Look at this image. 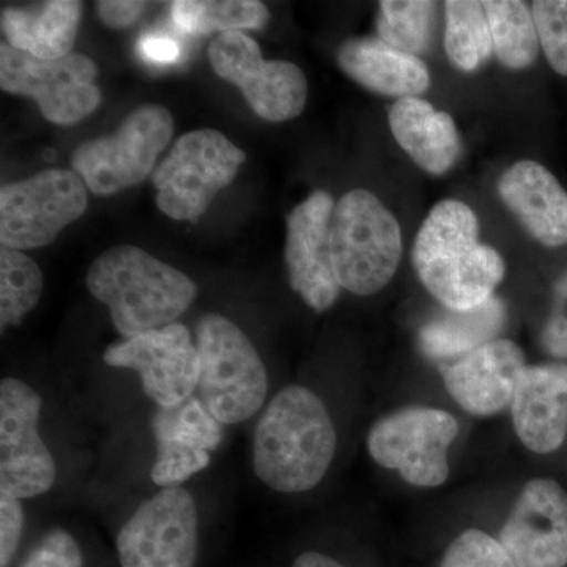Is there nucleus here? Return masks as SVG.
Returning a JSON list of instances; mask_svg holds the SVG:
<instances>
[{"label": "nucleus", "instance_id": "nucleus-10", "mask_svg": "<svg viewBox=\"0 0 567 567\" xmlns=\"http://www.w3.org/2000/svg\"><path fill=\"white\" fill-rule=\"evenodd\" d=\"M457 434L456 417L445 410L409 406L380 420L368 447L377 464L398 470L412 486L436 487L450 475L447 450Z\"/></svg>", "mask_w": 567, "mask_h": 567}, {"label": "nucleus", "instance_id": "nucleus-6", "mask_svg": "<svg viewBox=\"0 0 567 567\" xmlns=\"http://www.w3.org/2000/svg\"><path fill=\"white\" fill-rule=\"evenodd\" d=\"M246 162L244 151L216 130L183 134L153 171L156 205L177 221H196Z\"/></svg>", "mask_w": 567, "mask_h": 567}, {"label": "nucleus", "instance_id": "nucleus-13", "mask_svg": "<svg viewBox=\"0 0 567 567\" xmlns=\"http://www.w3.org/2000/svg\"><path fill=\"white\" fill-rule=\"evenodd\" d=\"M40 394L22 380L0 383V494L24 499L50 491L54 457L39 434Z\"/></svg>", "mask_w": 567, "mask_h": 567}, {"label": "nucleus", "instance_id": "nucleus-33", "mask_svg": "<svg viewBox=\"0 0 567 567\" xmlns=\"http://www.w3.org/2000/svg\"><path fill=\"white\" fill-rule=\"evenodd\" d=\"M21 567H82L81 548L70 533L54 529L41 539Z\"/></svg>", "mask_w": 567, "mask_h": 567}, {"label": "nucleus", "instance_id": "nucleus-27", "mask_svg": "<svg viewBox=\"0 0 567 567\" xmlns=\"http://www.w3.org/2000/svg\"><path fill=\"white\" fill-rule=\"evenodd\" d=\"M435 14V2L383 0L377 20L379 39L394 50L417 58L431 47Z\"/></svg>", "mask_w": 567, "mask_h": 567}, {"label": "nucleus", "instance_id": "nucleus-23", "mask_svg": "<svg viewBox=\"0 0 567 567\" xmlns=\"http://www.w3.org/2000/svg\"><path fill=\"white\" fill-rule=\"evenodd\" d=\"M505 323V308L496 297L472 309H445L425 323L420 341L432 358L465 357L491 344Z\"/></svg>", "mask_w": 567, "mask_h": 567}, {"label": "nucleus", "instance_id": "nucleus-24", "mask_svg": "<svg viewBox=\"0 0 567 567\" xmlns=\"http://www.w3.org/2000/svg\"><path fill=\"white\" fill-rule=\"evenodd\" d=\"M483 6L498 61L509 70L533 65L540 48L533 11L518 0H487Z\"/></svg>", "mask_w": 567, "mask_h": 567}, {"label": "nucleus", "instance_id": "nucleus-36", "mask_svg": "<svg viewBox=\"0 0 567 567\" xmlns=\"http://www.w3.org/2000/svg\"><path fill=\"white\" fill-rule=\"evenodd\" d=\"M137 50L145 62L153 65H173L181 61L182 47L174 37L166 32H148L142 35Z\"/></svg>", "mask_w": 567, "mask_h": 567}, {"label": "nucleus", "instance_id": "nucleus-28", "mask_svg": "<svg viewBox=\"0 0 567 567\" xmlns=\"http://www.w3.org/2000/svg\"><path fill=\"white\" fill-rule=\"evenodd\" d=\"M43 274L31 257L18 249L0 248V327L20 324L39 303Z\"/></svg>", "mask_w": 567, "mask_h": 567}, {"label": "nucleus", "instance_id": "nucleus-9", "mask_svg": "<svg viewBox=\"0 0 567 567\" xmlns=\"http://www.w3.org/2000/svg\"><path fill=\"white\" fill-rule=\"evenodd\" d=\"M96 74L95 63L84 54L71 52L43 61L9 43L0 47L2 91L32 99L43 117L55 125H74L99 107L102 93L95 84Z\"/></svg>", "mask_w": 567, "mask_h": 567}, {"label": "nucleus", "instance_id": "nucleus-35", "mask_svg": "<svg viewBox=\"0 0 567 567\" xmlns=\"http://www.w3.org/2000/svg\"><path fill=\"white\" fill-rule=\"evenodd\" d=\"M24 513L21 502L0 494V567H9L20 546Z\"/></svg>", "mask_w": 567, "mask_h": 567}, {"label": "nucleus", "instance_id": "nucleus-21", "mask_svg": "<svg viewBox=\"0 0 567 567\" xmlns=\"http://www.w3.org/2000/svg\"><path fill=\"white\" fill-rule=\"evenodd\" d=\"M338 63L347 76L383 96L409 99L431 85V74L420 58L394 50L375 37L346 41L339 48Z\"/></svg>", "mask_w": 567, "mask_h": 567}, {"label": "nucleus", "instance_id": "nucleus-37", "mask_svg": "<svg viewBox=\"0 0 567 567\" xmlns=\"http://www.w3.org/2000/svg\"><path fill=\"white\" fill-rule=\"evenodd\" d=\"M147 9L145 2L133 0H104L96 3L100 20L114 29H125L140 20L141 14Z\"/></svg>", "mask_w": 567, "mask_h": 567}, {"label": "nucleus", "instance_id": "nucleus-17", "mask_svg": "<svg viewBox=\"0 0 567 567\" xmlns=\"http://www.w3.org/2000/svg\"><path fill=\"white\" fill-rule=\"evenodd\" d=\"M524 352L507 339H495L465 354L443 374L447 393L466 412L491 416L513 402L522 372Z\"/></svg>", "mask_w": 567, "mask_h": 567}, {"label": "nucleus", "instance_id": "nucleus-18", "mask_svg": "<svg viewBox=\"0 0 567 567\" xmlns=\"http://www.w3.org/2000/svg\"><path fill=\"white\" fill-rule=\"evenodd\" d=\"M511 409L518 439L529 451H557L567 435V365H527Z\"/></svg>", "mask_w": 567, "mask_h": 567}, {"label": "nucleus", "instance_id": "nucleus-26", "mask_svg": "<svg viewBox=\"0 0 567 567\" xmlns=\"http://www.w3.org/2000/svg\"><path fill=\"white\" fill-rule=\"evenodd\" d=\"M447 59L456 69L475 71L494 51L491 25L483 2L450 0L445 2Z\"/></svg>", "mask_w": 567, "mask_h": 567}, {"label": "nucleus", "instance_id": "nucleus-34", "mask_svg": "<svg viewBox=\"0 0 567 567\" xmlns=\"http://www.w3.org/2000/svg\"><path fill=\"white\" fill-rule=\"evenodd\" d=\"M543 344L548 353L567 360V271L555 287L554 303L544 328Z\"/></svg>", "mask_w": 567, "mask_h": 567}, {"label": "nucleus", "instance_id": "nucleus-2", "mask_svg": "<svg viewBox=\"0 0 567 567\" xmlns=\"http://www.w3.org/2000/svg\"><path fill=\"white\" fill-rule=\"evenodd\" d=\"M475 212L456 199L436 204L413 246L421 282L446 309H472L494 297L505 278V262L477 240Z\"/></svg>", "mask_w": 567, "mask_h": 567}, {"label": "nucleus", "instance_id": "nucleus-7", "mask_svg": "<svg viewBox=\"0 0 567 567\" xmlns=\"http://www.w3.org/2000/svg\"><path fill=\"white\" fill-rule=\"evenodd\" d=\"M174 133L171 112L158 104L133 111L110 136L84 142L73 153V169L96 196L140 185L155 171Z\"/></svg>", "mask_w": 567, "mask_h": 567}, {"label": "nucleus", "instance_id": "nucleus-38", "mask_svg": "<svg viewBox=\"0 0 567 567\" xmlns=\"http://www.w3.org/2000/svg\"><path fill=\"white\" fill-rule=\"evenodd\" d=\"M292 567H346L336 559L319 554V551H305L300 557L295 559Z\"/></svg>", "mask_w": 567, "mask_h": 567}, {"label": "nucleus", "instance_id": "nucleus-16", "mask_svg": "<svg viewBox=\"0 0 567 567\" xmlns=\"http://www.w3.org/2000/svg\"><path fill=\"white\" fill-rule=\"evenodd\" d=\"M498 543L516 567L567 565V494L551 480L529 481L517 496Z\"/></svg>", "mask_w": 567, "mask_h": 567}, {"label": "nucleus", "instance_id": "nucleus-4", "mask_svg": "<svg viewBox=\"0 0 567 567\" xmlns=\"http://www.w3.org/2000/svg\"><path fill=\"white\" fill-rule=\"evenodd\" d=\"M330 244L339 286L361 297L382 290L401 262V226L365 189H353L336 204Z\"/></svg>", "mask_w": 567, "mask_h": 567}, {"label": "nucleus", "instance_id": "nucleus-32", "mask_svg": "<svg viewBox=\"0 0 567 567\" xmlns=\"http://www.w3.org/2000/svg\"><path fill=\"white\" fill-rule=\"evenodd\" d=\"M440 567H516V565L494 537L480 529H466L447 547Z\"/></svg>", "mask_w": 567, "mask_h": 567}, {"label": "nucleus", "instance_id": "nucleus-30", "mask_svg": "<svg viewBox=\"0 0 567 567\" xmlns=\"http://www.w3.org/2000/svg\"><path fill=\"white\" fill-rule=\"evenodd\" d=\"M208 464H210L208 451L173 439H156V458L152 466V480L156 486L163 488L181 486Z\"/></svg>", "mask_w": 567, "mask_h": 567}, {"label": "nucleus", "instance_id": "nucleus-11", "mask_svg": "<svg viewBox=\"0 0 567 567\" xmlns=\"http://www.w3.org/2000/svg\"><path fill=\"white\" fill-rule=\"evenodd\" d=\"M208 61L218 76L240 89L264 121H292L303 112L308 99L303 71L292 62L265 61L259 44L246 33H219L208 48Z\"/></svg>", "mask_w": 567, "mask_h": 567}, {"label": "nucleus", "instance_id": "nucleus-12", "mask_svg": "<svg viewBox=\"0 0 567 567\" xmlns=\"http://www.w3.org/2000/svg\"><path fill=\"white\" fill-rule=\"evenodd\" d=\"M199 516L186 488L164 487L137 507L117 537L122 567H194Z\"/></svg>", "mask_w": 567, "mask_h": 567}, {"label": "nucleus", "instance_id": "nucleus-31", "mask_svg": "<svg viewBox=\"0 0 567 567\" xmlns=\"http://www.w3.org/2000/svg\"><path fill=\"white\" fill-rule=\"evenodd\" d=\"M532 11L548 63L567 76V0H537Z\"/></svg>", "mask_w": 567, "mask_h": 567}, {"label": "nucleus", "instance_id": "nucleus-5", "mask_svg": "<svg viewBox=\"0 0 567 567\" xmlns=\"http://www.w3.org/2000/svg\"><path fill=\"white\" fill-rule=\"evenodd\" d=\"M199 399L221 424L249 420L262 409L268 377L248 336L226 317L208 315L196 330Z\"/></svg>", "mask_w": 567, "mask_h": 567}, {"label": "nucleus", "instance_id": "nucleus-15", "mask_svg": "<svg viewBox=\"0 0 567 567\" xmlns=\"http://www.w3.org/2000/svg\"><path fill=\"white\" fill-rule=\"evenodd\" d=\"M334 207L330 194L316 192L287 218L286 264L290 286L317 312L330 309L341 292L330 244Z\"/></svg>", "mask_w": 567, "mask_h": 567}, {"label": "nucleus", "instance_id": "nucleus-8", "mask_svg": "<svg viewBox=\"0 0 567 567\" xmlns=\"http://www.w3.org/2000/svg\"><path fill=\"white\" fill-rule=\"evenodd\" d=\"M87 186L69 169H48L0 189V244L7 248L48 246L84 215Z\"/></svg>", "mask_w": 567, "mask_h": 567}, {"label": "nucleus", "instance_id": "nucleus-22", "mask_svg": "<svg viewBox=\"0 0 567 567\" xmlns=\"http://www.w3.org/2000/svg\"><path fill=\"white\" fill-rule=\"evenodd\" d=\"M81 14V2L52 0L35 9H3L0 24L10 47L54 61L71 54Z\"/></svg>", "mask_w": 567, "mask_h": 567}, {"label": "nucleus", "instance_id": "nucleus-19", "mask_svg": "<svg viewBox=\"0 0 567 567\" xmlns=\"http://www.w3.org/2000/svg\"><path fill=\"white\" fill-rule=\"evenodd\" d=\"M498 193L537 241L567 245V193L547 167L532 159L514 164L499 178Z\"/></svg>", "mask_w": 567, "mask_h": 567}, {"label": "nucleus", "instance_id": "nucleus-1", "mask_svg": "<svg viewBox=\"0 0 567 567\" xmlns=\"http://www.w3.org/2000/svg\"><path fill=\"white\" fill-rule=\"evenodd\" d=\"M336 429L322 399L308 388H284L271 399L254 434L257 477L281 494L315 488L336 453Z\"/></svg>", "mask_w": 567, "mask_h": 567}, {"label": "nucleus", "instance_id": "nucleus-20", "mask_svg": "<svg viewBox=\"0 0 567 567\" xmlns=\"http://www.w3.org/2000/svg\"><path fill=\"white\" fill-rule=\"evenodd\" d=\"M388 118L394 140L425 173L442 175L456 164L462 142L446 112L435 111L420 96H409L391 106Z\"/></svg>", "mask_w": 567, "mask_h": 567}, {"label": "nucleus", "instance_id": "nucleus-14", "mask_svg": "<svg viewBox=\"0 0 567 567\" xmlns=\"http://www.w3.org/2000/svg\"><path fill=\"white\" fill-rule=\"evenodd\" d=\"M104 363L136 371L142 390L159 409L182 405L199 385V352L182 323L123 338L107 347Z\"/></svg>", "mask_w": 567, "mask_h": 567}, {"label": "nucleus", "instance_id": "nucleus-3", "mask_svg": "<svg viewBox=\"0 0 567 567\" xmlns=\"http://www.w3.org/2000/svg\"><path fill=\"white\" fill-rule=\"evenodd\" d=\"M85 286L107 306L123 338L175 323L197 295L192 278L132 245L114 246L95 259Z\"/></svg>", "mask_w": 567, "mask_h": 567}, {"label": "nucleus", "instance_id": "nucleus-29", "mask_svg": "<svg viewBox=\"0 0 567 567\" xmlns=\"http://www.w3.org/2000/svg\"><path fill=\"white\" fill-rule=\"evenodd\" d=\"M153 431L155 439H173L204 451H215L223 440L221 423L200 399H188L175 409H162L153 420Z\"/></svg>", "mask_w": 567, "mask_h": 567}, {"label": "nucleus", "instance_id": "nucleus-25", "mask_svg": "<svg viewBox=\"0 0 567 567\" xmlns=\"http://www.w3.org/2000/svg\"><path fill=\"white\" fill-rule=\"evenodd\" d=\"M171 14L182 32L197 35L260 29L270 20L267 6L257 0H177Z\"/></svg>", "mask_w": 567, "mask_h": 567}]
</instances>
